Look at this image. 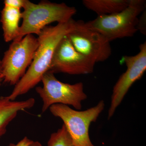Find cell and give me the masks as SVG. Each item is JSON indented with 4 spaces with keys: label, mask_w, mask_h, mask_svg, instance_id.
<instances>
[{
    "label": "cell",
    "mask_w": 146,
    "mask_h": 146,
    "mask_svg": "<svg viewBox=\"0 0 146 146\" xmlns=\"http://www.w3.org/2000/svg\"><path fill=\"white\" fill-rule=\"evenodd\" d=\"M73 19L67 23H58L54 26H48L38 35V46L32 63L25 74L7 96L14 101L19 96L27 93L42 81L43 76L50 70L55 50L63 37L75 27Z\"/></svg>",
    "instance_id": "obj_1"
},
{
    "label": "cell",
    "mask_w": 146,
    "mask_h": 146,
    "mask_svg": "<svg viewBox=\"0 0 146 146\" xmlns=\"http://www.w3.org/2000/svg\"><path fill=\"white\" fill-rule=\"evenodd\" d=\"M23 8V22L18 36L14 41L21 40L27 35L36 34L38 36L45 27L52 23H67L72 19L77 11L75 7L64 3H56L47 1L35 4L25 0Z\"/></svg>",
    "instance_id": "obj_2"
},
{
    "label": "cell",
    "mask_w": 146,
    "mask_h": 146,
    "mask_svg": "<svg viewBox=\"0 0 146 146\" xmlns=\"http://www.w3.org/2000/svg\"><path fill=\"white\" fill-rule=\"evenodd\" d=\"M146 1L131 0L128 6L118 13L98 16L86 25L98 32L110 42L115 39L131 37L138 31V16L145 8Z\"/></svg>",
    "instance_id": "obj_3"
},
{
    "label": "cell",
    "mask_w": 146,
    "mask_h": 146,
    "mask_svg": "<svg viewBox=\"0 0 146 146\" xmlns=\"http://www.w3.org/2000/svg\"><path fill=\"white\" fill-rule=\"evenodd\" d=\"M104 107V102L101 100L96 105L84 111L61 104L53 105L49 109L53 116L62 120L75 146H95L89 137V127Z\"/></svg>",
    "instance_id": "obj_4"
},
{
    "label": "cell",
    "mask_w": 146,
    "mask_h": 146,
    "mask_svg": "<svg viewBox=\"0 0 146 146\" xmlns=\"http://www.w3.org/2000/svg\"><path fill=\"white\" fill-rule=\"evenodd\" d=\"M38 44L32 34L13 41L1 60L3 82L14 86L18 83L32 63Z\"/></svg>",
    "instance_id": "obj_5"
},
{
    "label": "cell",
    "mask_w": 146,
    "mask_h": 146,
    "mask_svg": "<svg viewBox=\"0 0 146 146\" xmlns=\"http://www.w3.org/2000/svg\"><path fill=\"white\" fill-rule=\"evenodd\" d=\"M41 82L42 86L36 87L35 90L43 102L42 113L56 104L72 106L79 110L81 109L82 102L87 99L82 82L72 84L64 83L50 71L43 76Z\"/></svg>",
    "instance_id": "obj_6"
},
{
    "label": "cell",
    "mask_w": 146,
    "mask_h": 146,
    "mask_svg": "<svg viewBox=\"0 0 146 146\" xmlns=\"http://www.w3.org/2000/svg\"><path fill=\"white\" fill-rule=\"evenodd\" d=\"M66 36L78 52L96 63L105 61L112 54L110 42L83 21H76L74 28Z\"/></svg>",
    "instance_id": "obj_7"
},
{
    "label": "cell",
    "mask_w": 146,
    "mask_h": 146,
    "mask_svg": "<svg viewBox=\"0 0 146 146\" xmlns=\"http://www.w3.org/2000/svg\"><path fill=\"white\" fill-rule=\"evenodd\" d=\"M140 51L134 56H125L122 61L127 70L120 76L113 87L108 119L112 117L133 84L139 80L146 70V42L141 44Z\"/></svg>",
    "instance_id": "obj_8"
},
{
    "label": "cell",
    "mask_w": 146,
    "mask_h": 146,
    "mask_svg": "<svg viewBox=\"0 0 146 146\" xmlns=\"http://www.w3.org/2000/svg\"><path fill=\"white\" fill-rule=\"evenodd\" d=\"M96 63L78 52L66 35L56 48L48 71L54 74H87L94 72Z\"/></svg>",
    "instance_id": "obj_9"
},
{
    "label": "cell",
    "mask_w": 146,
    "mask_h": 146,
    "mask_svg": "<svg viewBox=\"0 0 146 146\" xmlns=\"http://www.w3.org/2000/svg\"><path fill=\"white\" fill-rule=\"evenodd\" d=\"M35 104V100L30 98L25 100L11 101L7 96L0 97V138L7 131V126L22 110L29 109Z\"/></svg>",
    "instance_id": "obj_10"
},
{
    "label": "cell",
    "mask_w": 146,
    "mask_h": 146,
    "mask_svg": "<svg viewBox=\"0 0 146 146\" xmlns=\"http://www.w3.org/2000/svg\"><path fill=\"white\" fill-rule=\"evenodd\" d=\"M22 19L21 9L4 5L1 12V22L4 39L6 42L14 41L18 36L19 22Z\"/></svg>",
    "instance_id": "obj_11"
},
{
    "label": "cell",
    "mask_w": 146,
    "mask_h": 146,
    "mask_svg": "<svg viewBox=\"0 0 146 146\" xmlns=\"http://www.w3.org/2000/svg\"><path fill=\"white\" fill-rule=\"evenodd\" d=\"M131 0H83V5L98 16L118 13L126 8Z\"/></svg>",
    "instance_id": "obj_12"
},
{
    "label": "cell",
    "mask_w": 146,
    "mask_h": 146,
    "mask_svg": "<svg viewBox=\"0 0 146 146\" xmlns=\"http://www.w3.org/2000/svg\"><path fill=\"white\" fill-rule=\"evenodd\" d=\"M47 146H75L65 125L51 134Z\"/></svg>",
    "instance_id": "obj_13"
},
{
    "label": "cell",
    "mask_w": 146,
    "mask_h": 146,
    "mask_svg": "<svg viewBox=\"0 0 146 146\" xmlns=\"http://www.w3.org/2000/svg\"><path fill=\"white\" fill-rule=\"evenodd\" d=\"M7 146H43L42 144L37 141H34L28 138L24 137L17 143H11Z\"/></svg>",
    "instance_id": "obj_14"
},
{
    "label": "cell",
    "mask_w": 146,
    "mask_h": 146,
    "mask_svg": "<svg viewBox=\"0 0 146 146\" xmlns=\"http://www.w3.org/2000/svg\"><path fill=\"white\" fill-rule=\"evenodd\" d=\"M25 0H5L4 1V5L13 8L21 9L23 8Z\"/></svg>",
    "instance_id": "obj_15"
},
{
    "label": "cell",
    "mask_w": 146,
    "mask_h": 146,
    "mask_svg": "<svg viewBox=\"0 0 146 146\" xmlns=\"http://www.w3.org/2000/svg\"><path fill=\"white\" fill-rule=\"evenodd\" d=\"M146 12L144 11L142 13V16L140 19H139L138 24V31H140L143 34H146V27H145V21H146Z\"/></svg>",
    "instance_id": "obj_16"
},
{
    "label": "cell",
    "mask_w": 146,
    "mask_h": 146,
    "mask_svg": "<svg viewBox=\"0 0 146 146\" xmlns=\"http://www.w3.org/2000/svg\"><path fill=\"white\" fill-rule=\"evenodd\" d=\"M3 81V77L1 73H0V86H1L2 84V82Z\"/></svg>",
    "instance_id": "obj_17"
},
{
    "label": "cell",
    "mask_w": 146,
    "mask_h": 146,
    "mask_svg": "<svg viewBox=\"0 0 146 146\" xmlns=\"http://www.w3.org/2000/svg\"><path fill=\"white\" fill-rule=\"evenodd\" d=\"M0 73H1V61L0 60Z\"/></svg>",
    "instance_id": "obj_18"
}]
</instances>
